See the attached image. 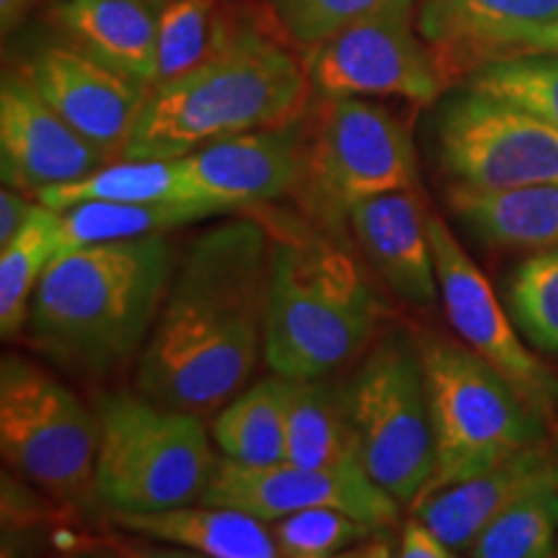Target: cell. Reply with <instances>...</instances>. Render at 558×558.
<instances>
[{
  "label": "cell",
  "instance_id": "6da1fadb",
  "mask_svg": "<svg viewBox=\"0 0 558 558\" xmlns=\"http://www.w3.org/2000/svg\"><path fill=\"white\" fill-rule=\"evenodd\" d=\"M271 241L256 220H226L192 243L137 365V388L160 407H226L264 357Z\"/></svg>",
  "mask_w": 558,
  "mask_h": 558
},
{
  "label": "cell",
  "instance_id": "7a4b0ae2",
  "mask_svg": "<svg viewBox=\"0 0 558 558\" xmlns=\"http://www.w3.org/2000/svg\"><path fill=\"white\" fill-rule=\"evenodd\" d=\"M177 271L163 233L54 256L32 298L29 329L47 354L104 373L143 352Z\"/></svg>",
  "mask_w": 558,
  "mask_h": 558
},
{
  "label": "cell",
  "instance_id": "3957f363",
  "mask_svg": "<svg viewBox=\"0 0 558 558\" xmlns=\"http://www.w3.org/2000/svg\"><path fill=\"white\" fill-rule=\"evenodd\" d=\"M308 73L259 32L226 45L177 81L153 86L122 158H184L213 140L298 120Z\"/></svg>",
  "mask_w": 558,
  "mask_h": 558
},
{
  "label": "cell",
  "instance_id": "277c9868",
  "mask_svg": "<svg viewBox=\"0 0 558 558\" xmlns=\"http://www.w3.org/2000/svg\"><path fill=\"white\" fill-rule=\"evenodd\" d=\"M380 303L333 243L271 239L264 360L288 380L329 378L373 339Z\"/></svg>",
  "mask_w": 558,
  "mask_h": 558
},
{
  "label": "cell",
  "instance_id": "5b68a950",
  "mask_svg": "<svg viewBox=\"0 0 558 558\" xmlns=\"http://www.w3.org/2000/svg\"><path fill=\"white\" fill-rule=\"evenodd\" d=\"M96 414L101 435L94 497L104 507L143 514L202 501L220 458L194 411L111 393L96 403Z\"/></svg>",
  "mask_w": 558,
  "mask_h": 558
},
{
  "label": "cell",
  "instance_id": "8992f818",
  "mask_svg": "<svg viewBox=\"0 0 558 558\" xmlns=\"http://www.w3.org/2000/svg\"><path fill=\"white\" fill-rule=\"evenodd\" d=\"M422 360L435 435V473L422 497L543 442L546 418L473 349L429 339L422 344Z\"/></svg>",
  "mask_w": 558,
  "mask_h": 558
},
{
  "label": "cell",
  "instance_id": "52a82bcc",
  "mask_svg": "<svg viewBox=\"0 0 558 558\" xmlns=\"http://www.w3.org/2000/svg\"><path fill=\"white\" fill-rule=\"evenodd\" d=\"M344 401L367 476L414 507L435 473L429 390L422 344L388 333L344 386Z\"/></svg>",
  "mask_w": 558,
  "mask_h": 558
},
{
  "label": "cell",
  "instance_id": "ba28073f",
  "mask_svg": "<svg viewBox=\"0 0 558 558\" xmlns=\"http://www.w3.org/2000/svg\"><path fill=\"white\" fill-rule=\"evenodd\" d=\"M99 414L37 362H0V452L5 465L62 501L94 494Z\"/></svg>",
  "mask_w": 558,
  "mask_h": 558
},
{
  "label": "cell",
  "instance_id": "9c48e42d",
  "mask_svg": "<svg viewBox=\"0 0 558 558\" xmlns=\"http://www.w3.org/2000/svg\"><path fill=\"white\" fill-rule=\"evenodd\" d=\"M435 156L452 186L478 192L558 184V128L478 88L456 90L435 124Z\"/></svg>",
  "mask_w": 558,
  "mask_h": 558
},
{
  "label": "cell",
  "instance_id": "30bf717a",
  "mask_svg": "<svg viewBox=\"0 0 558 558\" xmlns=\"http://www.w3.org/2000/svg\"><path fill=\"white\" fill-rule=\"evenodd\" d=\"M300 184L318 213L347 220L349 209L378 194L416 190V148L401 120L362 99H331L305 143Z\"/></svg>",
  "mask_w": 558,
  "mask_h": 558
},
{
  "label": "cell",
  "instance_id": "8fae6325",
  "mask_svg": "<svg viewBox=\"0 0 558 558\" xmlns=\"http://www.w3.org/2000/svg\"><path fill=\"white\" fill-rule=\"evenodd\" d=\"M311 88L324 99L399 96L432 104L442 94V62L411 24V11L383 13L347 26L308 50Z\"/></svg>",
  "mask_w": 558,
  "mask_h": 558
},
{
  "label": "cell",
  "instance_id": "7c38bea8",
  "mask_svg": "<svg viewBox=\"0 0 558 558\" xmlns=\"http://www.w3.org/2000/svg\"><path fill=\"white\" fill-rule=\"evenodd\" d=\"M429 241L435 254L439 300L445 316L465 347L481 354L520 390L535 414L548 418L558 409V378L522 344L512 320L494 295L492 284L471 256L460 246L452 230L437 215H429Z\"/></svg>",
  "mask_w": 558,
  "mask_h": 558
},
{
  "label": "cell",
  "instance_id": "4fadbf2b",
  "mask_svg": "<svg viewBox=\"0 0 558 558\" xmlns=\"http://www.w3.org/2000/svg\"><path fill=\"white\" fill-rule=\"evenodd\" d=\"M202 501L241 509L264 522L313 507H333L373 527L393 525L401 507V501L375 484L362 465L305 469L290 460L275 465H243L230 458L218 460Z\"/></svg>",
  "mask_w": 558,
  "mask_h": 558
},
{
  "label": "cell",
  "instance_id": "5bb4252c",
  "mask_svg": "<svg viewBox=\"0 0 558 558\" xmlns=\"http://www.w3.org/2000/svg\"><path fill=\"white\" fill-rule=\"evenodd\" d=\"M41 99L70 128L109 156L124 153L150 86L130 78L75 45H50L26 68Z\"/></svg>",
  "mask_w": 558,
  "mask_h": 558
},
{
  "label": "cell",
  "instance_id": "9a60e30c",
  "mask_svg": "<svg viewBox=\"0 0 558 558\" xmlns=\"http://www.w3.org/2000/svg\"><path fill=\"white\" fill-rule=\"evenodd\" d=\"M107 163V153L73 130L34 83L5 73L0 83V169L5 186L37 194L81 181Z\"/></svg>",
  "mask_w": 558,
  "mask_h": 558
},
{
  "label": "cell",
  "instance_id": "2e32d148",
  "mask_svg": "<svg viewBox=\"0 0 558 558\" xmlns=\"http://www.w3.org/2000/svg\"><path fill=\"white\" fill-rule=\"evenodd\" d=\"M186 158L209 205L233 213L295 190L303 177L305 140L300 120L213 140Z\"/></svg>",
  "mask_w": 558,
  "mask_h": 558
},
{
  "label": "cell",
  "instance_id": "e0dca14e",
  "mask_svg": "<svg viewBox=\"0 0 558 558\" xmlns=\"http://www.w3.org/2000/svg\"><path fill=\"white\" fill-rule=\"evenodd\" d=\"M546 488H558V452L543 448L541 442L514 452L478 476L437 488L411 509L448 543L452 554H469L488 522L520 499Z\"/></svg>",
  "mask_w": 558,
  "mask_h": 558
},
{
  "label": "cell",
  "instance_id": "ac0fdd59",
  "mask_svg": "<svg viewBox=\"0 0 558 558\" xmlns=\"http://www.w3.org/2000/svg\"><path fill=\"white\" fill-rule=\"evenodd\" d=\"M427 220L414 190L362 199L347 215L369 267L396 298L416 308H429L439 298Z\"/></svg>",
  "mask_w": 558,
  "mask_h": 558
},
{
  "label": "cell",
  "instance_id": "d6986e66",
  "mask_svg": "<svg viewBox=\"0 0 558 558\" xmlns=\"http://www.w3.org/2000/svg\"><path fill=\"white\" fill-rule=\"evenodd\" d=\"M556 16L558 0H424L416 26L432 47L476 68Z\"/></svg>",
  "mask_w": 558,
  "mask_h": 558
},
{
  "label": "cell",
  "instance_id": "ffe728a7",
  "mask_svg": "<svg viewBox=\"0 0 558 558\" xmlns=\"http://www.w3.org/2000/svg\"><path fill=\"white\" fill-rule=\"evenodd\" d=\"M163 5L166 0H58L54 21L78 50L153 88Z\"/></svg>",
  "mask_w": 558,
  "mask_h": 558
},
{
  "label": "cell",
  "instance_id": "44dd1931",
  "mask_svg": "<svg viewBox=\"0 0 558 558\" xmlns=\"http://www.w3.org/2000/svg\"><path fill=\"white\" fill-rule=\"evenodd\" d=\"M114 520L132 533L153 541L186 548L207 558H277L279 546L269 522L241 509L207 505H184L160 512L114 514Z\"/></svg>",
  "mask_w": 558,
  "mask_h": 558
},
{
  "label": "cell",
  "instance_id": "7402d4cb",
  "mask_svg": "<svg viewBox=\"0 0 558 558\" xmlns=\"http://www.w3.org/2000/svg\"><path fill=\"white\" fill-rule=\"evenodd\" d=\"M452 215L478 241L499 248H558V184L478 192L452 186Z\"/></svg>",
  "mask_w": 558,
  "mask_h": 558
},
{
  "label": "cell",
  "instance_id": "603a6c76",
  "mask_svg": "<svg viewBox=\"0 0 558 558\" xmlns=\"http://www.w3.org/2000/svg\"><path fill=\"white\" fill-rule=\"evenodd\" d=\"M37 202L65 209L78 202H148V205H202L215 209L194 184L186 158H124L122 163L101 166L81 181L47 186Z\"/></svg>",
  "mask_w": 558,
  "mask_h": 558
},
{
  "label": "cell",
  "instance_id": "cb8c5ba5",
  "mask_svg": "<svg viewBox=\"0 0 558 558\" xmlns=\"http://www.w3.org/2000/svg\"><path fill=\"white\" fill-rule=\"evenodd\" d=\"M290 380L288 460L305 469H354L360 442L349 418L344 386Z\"/></svg>",
  "mask_w": 558,
  "mask_h": 558
},
{
  "label": "cell",
  "instance_id": "d4e9b609",
  "mask_svg": "<svg viewBox=\"0 0 558 558\" xmlns=\"http://www.w3.org/2000/svg\"><path fill=\"white\" fill-rule=\"evenodd\" d=\"M288 403L290 380L282 375L239 390L213 422V439L222 458L243 465L288 460Z\"/></svg>",
  "mask_w": 558,
  "mask_h": 558
},
{
  "label": "cell",
  "instance_id": "484cf974",
  "mask_svg": "<svg viewBox=\"0 0 558 558\" xmlns=\"http://www.w3.org/2000/svg\"><path fill=\"white\" fill-rule=\"evenodd\" d=\"M202 205H148V202H78L60 209V254L96 243L130 241L169 233L173 228L213 218ZM58 254V256H60Z\"/></svg>",
  "mask_w": 558,
  "mask_h": 558
},
{
  "label": "cell",
  "instance_id": "4316f807",
  "mask_svg": "<svg viewBox=\"0 0 558 558\" xmlns=\"http://www.w3.org/2000/svg\"><path fill=\"white\" fill-rule=\"evenodd\" d=\"M60 213L37 202L26 226L0 246V333L13 339L29 324L39 279L60 254Z\"/></svg>",
  "mask_w": 558,
  "mask_h": 558
},
{
  "label": "cell",
  "instance_id": "83f0119b",
  "mask_svg": "<svg viewBox=\"0 0 558 558\" xmlns=\"http://www.w3.org/2000/svg\"><path fill=\"white\" fill-rule=\"evenodd\" d=\"M230 32L222 26L215 0H169L158 24L156 83L181 78L226 45Z\"/></svg>",
  "mask_w": 558,
  "mask_h": 558
},
{
  "label": "cell",
  "instance_id": "f1b7e54d",
  "mask_svg": "<svg viewBox=\"0 0 558 558\" xmlns=\"http://www.w3.org/2000/svg\"><path fill=\"white\" fill-rule=\"evenodd\" d=\"M473 558L558 556V488L520 499L481 530L469 548Z\"/></svg>",
  "mask_w": 558,
  "mask_h": 558
},
{
  "label": "cell",
  "instance_id": "f546056e",
  "mask_svg": "<svg viewBox=\"0 0 558 558\" xmlns=\"http://www.w3.org/2000/svg\"><path fill=\"white\" fill-rule=\"evenodd\" d=\"M469 86L520 104L558 128V54L533 52L486 60L473 68Z\"/></svg>",
  "mask_w": 558,
  "mask_h": 558
},
{
  "label": "cell",
  "instance_id": "4dcf8cb0",
  "mask_svg": "<svg viewBox=\"0 0 558 558\" xmlns=\"http://www.w3.org/2000/svg\"><path fill=\"white\" fill-rule=\"evenodd\" d=\"M507 303L522 337L558 354V248L541 251L512 271Z\"/></svg>",
  "mask_w": 558,
  "mask_h": 558
},
{
  "label": "cell",
  "instance_id": "1f68e13d",
  "mask_svg": "<svg viewBox=\"0 0 558 558\" xmlns=\"http://www.w3.org/2000/svg\"><path fill=\"white\" fill-rule=\"evenodd\" d=\"M271 11L295 45L313 50L357 21L383 13L414 11V0H269Z\"/></svg>",
  "mask_w": 558,
  "mask_h": 558
},
{
  "label": "cell",
  "instance_id": "d6a6232c",
  "mask_svg": "<svg viewBox=\"0 0 558 558\" xmlns=\"http://www.w3.org/2000/svg\"><path fill=\"white\" fill-rule=\"evenodd\" d=\"M279 554L288 558H329L347 554L349 548L375 533L367 522L333 507H313L269 522Z\"/></svg>",
  "mask_w": 558,
  "mask_h": 558
},
{
  "label": "cell",
  "instance_id": "836d02e7",
  "mask_svg": "<svg viewBox=\"0 0 558 558\" xmlns=\"http://www.w3.org/2000/svg\"><path fill=\"white\" fill-rule=\"evenodd\" d=\"M401 558H450L456 556L452 548L432 530L422 518H411L403 522V533L399 541Z\"/></svg>",
  "mask_w": 558,
  "mask_h": 558
},
{
  "label": "cell",
  "instance_id": "e575fe53",
  "mask_svg": "<svg viewBox=\"0 0 558 558\" xmlns=\"http://www.w3.org/2000/svg\"><path fill=\"white\" fill-rule=\"evenodd\" d=\"M34 207H37V202L26 199V192L13 190V186L11 190L5 186L0 192V246H5L26 226Z\"/></svg>",
  "mask_w": 558,
  "mask_h": 558
},
{
  "label": "cell",
  "instance_id": "d590c367",
  "mask_svg": "<svg viewBox=\"0 0 558 558\" xmlns=\"http://www.w3.org/2000/svg\"><path fill=\"white\" fill-rule=\"evenodd\" d=\"M533 52L558 54V16L554 21H548V24L538 26V29L527 32L525 37H520L505 54H501V58H509V54H533Z\"/></svg>",
  "mask_w": 558,
  "mask_h": 558
},
{
  "label": "cell",
  "instance_id": "8d00e7d4",
  "mask_svg": "<svg viewBox=\"0 0 558 558\" xmlns=\"http://www.w3.org/2000/svg\"><path fill=\"white\" fill-rule=\"evenodd\" d=\"M37 0H0V24H3V34L16 29L21 21L26 19V13L32 11V5Z\"/></svg>",
  "mask_w": 558,
  "mask_h": 558
},
{
  "label": "cell",
  "instance_id": "74e56055",
  "mask_svg": "<svg viewBox=\"0 0 558 558\" xmlns=\"http://www.w3.org/2000/svg\"><path fill=\"white\" fill-rule=\"evenodd\" d=\"M556 452H558V424H556Z\"/></svg>",
  "mask_w": 558,
  "mask_h": 558
}]
</instances>
